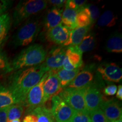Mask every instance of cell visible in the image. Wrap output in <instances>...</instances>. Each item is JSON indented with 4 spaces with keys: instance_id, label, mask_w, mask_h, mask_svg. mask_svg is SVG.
<instances>
[{
    "instance_id": "cell-33",
    "label": "cell",
    "mask_w": 122,
    "mask_h": 122,
    "mask_svg": "<svg viewBox=\"0 0 122 122\" xmlns=\"http://www.w3.org/2000/svg\"><path fill=\"white\" fill-rule=\"evenodd\" d=\"M12 2L10 1L0 0V15L4 14L11 6Z\"/></svg>"
},
{
    "instance_id": "cell-37",
    "label": "cell",
    "mask_w": 122,
    "mask_h": 122,
    "mask_svg": "<svg viewBox=\"0 0 122 122\" xmlns=\"http://www.w3.org/2000/svg\"><path fill=\"white\" fill-rule=\"evenodd\" d=\"M116 97L119 100H122V85H119L117 86V91L116 93Z\"/></svg>"
},
{
    "instance_id": "cell-36",
    "label": "cell",
    "mask_w": 122,
    "mask_h": 122,
    "mask_svg": "<svg viewBox=\"0 0 122 122\" xmlns=\"http://www.w3.org/2000/svg\"><path fill=\"white\" fill-rule=\"evenodd\" d=\"M63 69L65 70H67V71H71V70H75L76 68H75L74 67H73L71 64L70 63V62H68L67 58L65 57V58L64 59L63 64H62V68Z\"/></svg>"
},
{
    "instance_id": "cell-35",
    "label": "cell",
    "mask_w": 122,
    "mask_h": 122,
    "mask_svg": "<svg viewBox=\"0 0 122 122\" xmlns=\"http://www.w3.org/2000/svg\"><path fill=\"white\" fill-rule=\"evenodd\" d=\"M50 4H52L54 7H58V8H61L64 5H65L66 1L65 0H50L48 1Z\"/></svg>"
},
{
    "instance_id": "cell-7",
    "label": "cell",
    "mask_w": 122,
    "mask_h": 122,
    "mask_svg": "<svg viewBox=\"0 0 122 122\" xmlns=\"http://www.w3.org/2000/svg\"><path fill=\"white\" fill-rule=\"evenodd\" d=\"M101 87V85L97 80L96 82L81 89L88 112L100 109L103 101L102 94L100 90Z\"/></svg>"
},
{
    "instance_id": "cell-23",
    "label": "cell",
    "mask_w": 122,
    "mask_h": 122,
    "mask_svg": "<svg viewBox=\"0 0 122 122\" xmlns=\"http://www.w3.org/2000/svg\"><path fill=\"white\" fill-rule=\"evenodd\" d=\"M11 26V19L9 14L0 15V46L6 40Z\"/></svg>"
},
{
    "instance_id": "cell-17",
    "label": "cell",
    "mask_w": 122,
    "mask_h": 122,
    "mask_svg": "<svg viewBox=\"0 0 122 122\" xmlns=\"http://www.w3.org/2000/svg\"><path fill=\"white\" fill-rule=\"evenodd\" d=\"M91 29V26L77 27L73 30H70L69 37L67 40L63 44V46H77L80 44L85 35L88 33Z\"/></svg>"
},
{
    "instance_id": "cell-15",
    "label": "cell",
    "mask_w": 122,
    "mask_h": 122,
    "mask_svg": "<svg viewBox=\"0 0 122 122\" xmlns=\"http://www.w3.org/2000/svg\"><path fill=\"white\" fill-rule=\"evenodd\" d=\"M62 13V10L56 7L48 10L44 21V30L45 32L61 23Z\"/></svg>"
},
{
    "instance_id": "cell-38",
    "label": "cell",
    "mask_w": 122,
    "mask_h": 122,
    "mask_svg": "<svg viewBox=\"0 0 122 122\" xmlns=\"http://www.w3.org/2000/svg\"><path fill=\"white\" fill-rule=\"evenodd\" d=\"M122 122V118L120 119L115 120V121H112V122Z\"/></svg>"
},
{
    "instance_id": "cell-19",
    "label": "cell",
    "mask_w": 122,
    "mask_h": 122,
    "mask_svg": "<svg viewBox=\"0 0 122 122\" xmlns=\"http://www.w3.org/2000/svg\"><path fill=\"white\" fill-rule=\"evenodd\" d=\"M105 48L109 53H122V37L121 33L116 32L111 35L107 40Z\"/></svg>"
},
{
    "instance_id": "cell-9",
    "label": "cell",
    "mask_w": 122,
    "mask_h": 122,
    "mask_svg": "<svg viewBox=\"0 0 122 122\" xmlns=\"http://www.w3.org/2000/svg\"><path fill=\"white\" fill-rule=\"evenodd\" d=\"M95 65H86L80 70L75 79L69 84L67 87L81 89L94 83Z\"/></svg>"
},
{
    "instance_id": "cell-20",
    "label": "cell",
    "mask_w": 122,
    "mask_h": 122,
    "mask_svg": "<svg viewBox=\"0 0 122 122\" xmlns=\"http://www.w3.org/2000/svg\"><path fill=\"white\" fill-rule=\"evenodd\" d=\"M82 67L83 66L71 71H67L63 68H61L58 70L57 74L60 81L61 87L62 88L67 87L69 84L74 80L80 70L82 69Z\"/></svg>"
},
{
    "instance_id": "cell-6",
    "label": "cell",
    "mask_w": 122,
    "mask_h": 122,
    "mask_svg": "<svg viewBox=\"0 0 122 122\" xmlns=\"http://www.w3.org/2000/svg\"><path fill=\"white\" fill-rule=\"evenodd\" d=\"M58 96L75 111L88 112L81 89L66 87L63 88Z\"/></svg>"
},
{
    "instance_id": "cell-14",
    "label": "cell",
    "mask_w": 122,
    "mask_h": 122,
    "mask_svg": "<svg viewBox=\"0 0 122 122\" xmlns=\"http://www.w3.org/2000/svg\"><path fill=\"white\" fill-rule=\"evenodd\" d=\"M70 29L62 24L50 29L46 32V37L49 41L57 45H63L69 37Z\"/></svg>"
},
{
    "instance_id": "cell-31",
    "label": "cell",
    "mask_w": 122,
    "mask_h": 122,
    "mask_svg": "<svg viewBox=\"0 0 122 122\" xmlns=\"http://www.w3.org/2000/svg\"><path fill=\"white\" fill-rule=\"evenodd\" d=\"M70 122H91L89 112L75 111Z\"/></svg>"
},
{
    "instance_id": "cell-4",
    "label": "cell",
    "mask_w": 122,
    "mask_h": 122,
    "mask_svg": "<svg viewBox=\"0 0 122 122\" xmlns=\"http://www.w3.org/2000/svg\"><path fill=\"white\" fill-rule=\"evenodd\" d=\"M41 28V24L38 20L28 21L14 35L11 44L16 48L25 46L35 40Z\"/></svg>"
},
{
    "instance_id": "cell-34",
    "label": "cell",
    "mask_w": 122,
    "mask_h": 122,
    "mask_svg": "<svg viewBox=\"0 0 122 122\" xmlns=\"http://www.w3.org/2000/svg\"><path fill=\"white\" fill-rule=\"evenodd\" d=\"M8 108L9 107L0 109V122H7V114Z\"/></svg>"
},
{
    "instance_id": "cell-29",
    "label": "cell",
    "mask_w": 122,
    "mask_h": 122,
    "mask_svg": "<svg viewBox=\"0 0 122 122\" xmlns=\"http://www.w3.org/2000/svg\"><path fill=\"white\" fill-rule=\"evenodd\" d=\"M84 8L89 15L92 24L94 23L100 16V10L98 7L94 5L86 4Z\"/></svg>"
},
{
    "instance_id": "cell-32",
    "label": "cell",
    "mask_w": 122,
    "mask_h": 122,
    "mask_svg": "<svg viewBox=\"0 0 122 122\" xmlns=\"http://www.w3.org/2000/svg\"><path fill=\"white\" fill-rule=\"evenodd\" d=\"M117 91V86L115 84H109L103 90V93L107 96L115 95Z\"/></svg>"
},
{
    "instance_id": "cell-5",
    "label": "cell",
    "mask_w": 122,
    "mask_h": 122,
    "mask_svg": "<svg viewBox=\"0 0 122 122\" xmlns=\"http://www.w3.org/2000/svg\"><path fill=\"white\" fill-rule=\"evenodd\" d=\"M49 109L56 122H70L75 111L58 95L53 96Z\"/></svg>"
},
{
    "instance_id": "cell-28",
    "label": "cell",
    "mask_w": 122,
    "mask_h": 122,
    "mask_svg": "<svg viewBox=\"0 0 122 122\" xmlns=\"http://www.w3.org/2000/svg\"><path fill=\"white\" fill-rule=\"evenodd\" d=\"M12 71L11 65L6 54L0 49V75H4Z\"/></svg>"
},
{
    "instance_id": "cell-2",
    "label": "cell",
    "mask_w": 122,
    "mask_h": 122,
    "mask_svg": "<svg viewBox=\"0 0 122 122\" xmlns=\"http://www.w3.org/2000/svg\"><path fill=\"white\" fill-rule=\"evenodd\" d=\"M47 53L43 46L35 44L23 49L10 63L12 70L31 67L44 63Z\"/></svg>"
},
{
    "instance_id": "cell-27",
    "label": "cell",
    "mask_w": 122,
    "mask_h": 122,
    "mask_svg": "<svg viewBox=\"0 0 122 122\" xmlns=\"http://www.w3.org/2000/svg\"><path fill=\"white\" fill-rule=\"evenodd\" d=\"M76 20L77 27L91 26L92 24L89 15L85 11L84 7L77 10Z\"/></svg>"
},
{
    "instance_id": "cell-8",
    "label": "cell",
    "mask_w": 122,
    "mask_h": 122,
    "mask_svg": "<svg viewBox=\"0 0 122 122\" xmlns=\"http://www.w3.org/2000/svg\"><path fill=\"white\" fill-rule=\"evenodd\" d=\"M48 76V72H47L39 83L28 92L24 103V106L28 109L27 112L44 105V84Z\"/></svg>"
},
{
    "instance_id": "cell-13",
    "label": "cell",
    "mask_w": 122,
    "mask_h": 122,
    "mask_svg": "<svg viewBox=\"0 0 122 122\" xmlns=\"http://www.w3.org/2000/svg\"><path fill=\"white\" fill-rule=\"evenodd\" d=\"M100 109L110 122L122 118L121 105L119 102L115 99L103 100Z\"/></svg>"
},
{
    "instance_id": "cell-24",
    "label": "cell",
    "mask_w": 122,
    "mask_h": 122,
    "mask_svg": "<svg viewBox=\"0 0 122 122\" xmlns=\"http://www.w3.org/2000/svg\"><path fill=\"white\" fill-rule=\"evenodd\" d=\"M96 38L93 33H88L83 38L79 45L76 46L80 53L88 52L92 50L96 45Z\"/></svg>"
},
{
    "instance_id": "cell-18",
    "label": "cell",
    "mask_w": 122,
    "mask_h": 122,
    "mask_svg": "<svg viewBox=\"0 0 122 122\" xmlns=\"http://www.w3.org/2000/svg\"><path fill=\"white\" fill-rule=\"evenodd\" d=\"M82 54H83L80 52L76 46H70L66 48V57L75 68L83 66Z\"/></svg>"
},
{
    "instance_id": "cell-21",
    "label": "cell",
    "mask_w": 122,
    "mask_h": 122,
    "mask_svg": "<svg viewBox=\"0 0 122 122\" xmlns=\"http://www.w3.org/2000/svg\"><path fill=\"white\" fill-rule=\"evenodd\" d=\"M76 15L77 10L65 7L62 14V24L67 27L70 30L77 28L76 25Z\"/></svg>"
},
{
    "instance_id": "cell-12",
    "label": "cell",
    "mask_w": 122,
    "mask_h": 122,
    "mask_svg": "<svg viewBox=\"0 0 122 122\" xmlns=\"http://www.w3.org/2000/svg\"><path fill=\"white\" fill-rule=\"evenodd\" d=\"M57 71H49L48 76L44 84V103L50 100L53 96L58 95L63 88L57 74Z\"/></svg>"
},
{
    "instance_id": "cell-16",
    "label": "cell",
    "mask_w": 122,
    "mask_h": 122,
    "mask_svg": "<svg viewBox=\"0 0 122 122\" xmlns=\"http://www.w3.org/2000/svg\"><path fill=\"white\" fill-rule=\"evenodd\" d=\"M18 103H22L10 88L0 86V109L7 107Z\"/></svg>"
},
{
    "instance_id": "cell-3",
    "label": "cell",
    "mask_w": 122,
    "mask_h": 122,
    "mask_svg": "<svg viewBox=\"0 0 122 122\" xmlns=\"http://www.w3.org/2000/svg\"><path fill=\"white\" fill-rule=\"evenodd\" d=\"M47 3L48 1L44 0L19 1L14 10L13 15L14 26H18L31 15L44 10L47 6Z\"/></svg>"
},
{
    "instance_id": "cell-11",
    "label": "cell",
    "mask_w": 122,
    "mask_h": 122,
    "mask_svg": "<svg viewBox=\"0 0 122 122\" xmlns=\"http://www.w3.org/2000/svg\"><path fill=\"white\" fill-rule=\"evenodd\" d=\"M66 49L61 46H54L50 49L43 63L49 71H58L62 68L66 57Z\"/></svg>"
},
{
    "instance_id": "cell-22",
    "label": "cell",
    "mask_w": 122,
    "mask_h": 122,
    "mask_svg": "<svg viewBox=\"0 0 122 122\" xmlns=\"http://www.w3.org/2000/svg\"><path fill=\"white\" fill-rule=\"evenodd\" d=\"M30 111H32L35 116V122H56L50 110L44 105L35 108Z\"/></svg>"
},
{
    "instance_id": "cell-1",
    "label": "cell",
    "mask_w": 122,
    "mask_h": 122,
    "mask_svg": "<svg viewBox=\"0 0 122 122\" xmlns=\"http://www.w3.org/2000/svg\"><path fill=\"white\" fill-rule=\"evenodd\" d=\"M49 70L44 63L18 70L12 75L8 87L24 105L28 92L39 83Z\"/></svg>"
},
{
    "instance_id": "cell-25",
    "label": "cell",
    "mask_w": 122,
    "mask_h": 122,
    "mask_svg": "<svg viewBox=\"0 0 122 122\" xmlns=\"http://www.w3.org/2000/svg\"><path fill=\"white\" fill-rule=\"evenodd\" d=\"M117 16H115L112 11L107 10L99 16L97 25L100 27H111L116 24Z\"/></svg>"
},
{
    "instance_id": "cell-10",
    "label": "cell",
    "mask_w": 122,
    "mask_h": 122,
    "mask_svg": "<svg viewBox=\"0 0 122 122\" xmlns=\"http://www.w3.org/2000/svg\"><path fill=\"white\" fill-rule=\"evenodd\" d=\"M100 77L107 81L119 83L122 79V70L113 62H103L97 68Z\"/></svg>"
},
{
    "instance_id": "cell-39",
    "label": "cell",
    "mask_w": 122,
    "mask_h": 122,
    "mask_svg": "<svg viewBox=\"0 0 122 122\" xmlns=\"http://www.w3.org/2000/svg\"><path fill=\"white\" fill-rule=\"evenodd\" d=\"M10 122H20V119H16V120H12V121Z\"/></svg>"
},
{
    "instance_id": "cell-30",
    "label": "cell",
    "mask_w": 122,
    "mask_h": 122,
    "mask_svg": "<svg viewBox=\"0 0 122 122\" xmlns=\"http://www.w3.org/2000/svg\"><path fill=\"white\" fill-rule=\"evenodd\" d=\"M91 122H110L100 109L89 112Z\"/></svg>"
},
{
    "instance_id": "cell-26",
    "label": "cell",
    "mask_w": 122,
    "mask_h": 122,
    "mask_svg": "<svg viewBox=\"0 0 122 122\" xmlns=\"http://www.w3.org/2000/svg\"><path fill=\"white\" fill-rule=\"evenodd\" d=\"M24 112V105L22 103L13 105L9 107L7 114V122L20 119Z\"/></svg>"
}]
</instances>
